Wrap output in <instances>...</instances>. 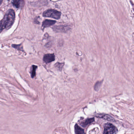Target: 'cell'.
Instances as JSON below:
<instances>
[{"instance_id":"7c38bea8","label":"cell","mask_w":134,"mask_h":134,"mask_svg":"<svg viewBox=\"0 0 134 134\" xmlns=\"http://www.w3.org/2000/svg\"><path fill=\"white\" fill-rule=\"evenodd\" d=\"M64 63H57L56 64H55V66L56 67L57 69L59 71H61L63 67Z\"/></svg>"},{"instance_id":"9c48e42d","label":"cell","mask_w":134,"mask_h":134,"mask_svg":"<svg viewBox=\"0 0 134 134\" xmlns=\"http://www.w3.org/2000/svg\"><path fill=\"white\" fill-rule=\"evenodd\" d=\"M23 2H24V1H12V4L14 6L17 8H20Z\"/></svg>"},{"instance_id":"7a4b0ae2","label":"cell","mask_w":134,"mask_h":134,"mask_svg":"<svg viewBox=\"0 0 134 134\" xmlns=\"http://www.w3.org/2000/svg\"><path fill=\"white\" fill-rule=\"evenodd\" d=\"M61 12L55 10L50 9L45 11L43 14V16L46 18H51L55 19H58L61 17Z\"/></svg>"},{"instance_id":"4fadbf2b","label":"cell","mask_w":134,"mask_h":134,"mask_svg":"<svg viewBox=\"0 0 134 134\" xmlns=\"http://www.w3.org/2000/svg\"><path fill=\"white\" fill-rule=\"evenodd\" d=\"M12 47L14 48H16L17 50L19 51H23V47L22 44H19V45H16V44H13L12 45Z\"/></svg>"},{"instance_id":"3957f363","label":"cell","mask_w":134,"mask_h":134,"mask_svg":"<svg viewBox=\"0 0 134 134\" xmlns=\"http://www.w3.org/2000/svg\"><path fill=\"white\" fill-rule=\"evenodd\" d=\"M117 131L116 128L112 124L107 123L104 125L103 134H116Z\"/></svg>"},{"instance_id":"52a82bcc","label":"cell","mask_w":134,"mask_h":134,"mask_svg":"<svg viewBox=\"0 0 134 134\" xmlns=\"http://www.w3.org/2000/svg\"><path fill=\"white\" fill-rule=\"evenodd\" d=\"M75 132L76 134H85L83 129L77 124L75 126Z\"/></svg>"},{"instance_id":"5bb4252c","label":"cell","mask_w":134,"mask_h":134,"mask_svg":"<svg viewBox=\"0 0 134 134\" xmlns=\"http://www.w3.org/2000/svg\"><path fill=\"white\" fill-rule=\"evenodd\" d=\"M102 81H99L96 83L95 85V89L96 90H98L101 84H102Z\"/></svg>"},{"instance_id":"6da1fadb","label":"cell","mask_w":134,"mask_h":134,"mask_svg":"<svg viewBox=\"0 0 134 134\" xmlns=\"http://www.w3.org/2000/svg\"><path fill=\"white\" fill-rule=\"evenodd\" d=\"M15 16V12L12 9L7 12L3 19L0 21V33L4 29H8L11 27L14 22Z\"/></svg>"},{"instance_id":"8fae6325","label":"cell","mask_w":134,"mask_h":134,"mask_svg":"<svg viewBox=\"0 0 134 134\" xmlns=\"http://www.w3.org/2000/svg\"><path fill=\"white\" fill-rule=\"evenodd\" d=\"M37 66L33 65L32 68V70L31 71V77H34L36 76V71L37 68Z\"/></svg>"},{"instance_id":"5b68a950","label":"cell","mask_w":134,"mask_h":134,"mask_svg":"<svg viewBox=\"0 0 134 134\" xmlns=\"http://www.w3.org/2000/svg\"><path fill=\"white\" fill-rule=\"evenodd\" d=\"M54 30L57 32H67L69 30L70 28L66 26H55L53 28Z\"/></svg>"},{"instance_id":"30bf717a","label":"cell","mask_w":134,"mask_h":134,"mask_svg":"<svg viewBox=\"0 0 134 134\" xmlns=\"http://www.w3.org/2000/svg\"><path fill=\"white\" fill-rule=\"evenodd\" d=\"M94 118H89V119H87L85 121V122H83L82 124V125L83 126H86L89 124L92 123V122L94 121Z\"/></svg>"},{"instance_id":"9a60e30c","label":"cell","mask_w":134,"mask_h":134,"mask_svg":"<svg viewBox=\"0 0 134 134\" xmlns=\"http://www.w3.org/2000/svg\"><path fill=\"white\" fill-rule=\"evenodd\" d=\"M2 2H3V1L2 0H0V5H1Z\"/></svg>"},{"instance_id":"ba28073f","label":"cell","mask_w":134,"mask_h":134,"mask_svg":"<svg viewBox=\"0 0 134 134\" xmlns=\"http://www.w3.org/2000/svg\"><path fill=\"white\" fill-rule=\"evenodd\" d=\"M98 117L105 119V120H107L109 121H115V120L113 118L110 116L107 115V114H104V115L99 114Z\"/></svg>"},{"instance_id":"277c9868","label":"cell","mask_w":134,"mask_h":134,"mask_svg":"<svg viewBox=\"0 0 134 134\" xmlns=\"http://www.w3.org/2000/svg\"><path fill=\"white\" fill-rule=\"evenodd\" d=\"M55 57L54 54H45L44 56L43 60L46 63H50L54 61Z\"/></svg>"},{"instance_id":"8992f818","label":"cell","mask_w":134,"mask_h":134,"mask_svg":"<svg viewBox=\"0 0 134 134\" xmlns=\"http://www.w3.org/2000/svg\"><path fill=\"white\" fill-rule=\"evenodd\" d=\"M55 23H56V21H55L46 19V20H44L43 22V25H42V28L44 29V28L49 27V26L54 25Z\"/></svg>"}]
</instances>
